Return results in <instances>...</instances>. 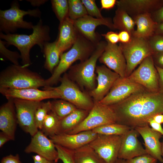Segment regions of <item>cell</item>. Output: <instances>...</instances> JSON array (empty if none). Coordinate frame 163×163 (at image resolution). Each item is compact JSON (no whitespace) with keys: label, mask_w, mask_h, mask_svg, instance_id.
Returning a JSON list of instances; mask_svg holds the SVG:
<instances>
[{"label":"cell","mask_w":163,"mask_h":163,"mask_svg":"<svg viewBox=\"0 0 163 163\" xmlns=\"http://www.w3.org/2000/svg\"><path fill=\"white\" fill-rule=\"evenodd\" d=\"M110 106L115 114L116 123L134 129L149 125L150 119L163 114V93L146 90Z\"/></svg>","instance_id":"cell-1"},{"label":"cell","mask_w":163,"mask_h":163,"mask_svg":"<svg viewBox=\"0 0 163 163\" xmlns=\"http://www.w3.org/2000/svg\"><path fill=\"white\" fill-rule=\"evenodd\" d=\"M32 29L33 32L30 35L0 33V38L5 40L6 46L13 45L19 50L22 65L27 67L31 63L30 54L31 48L37 45L43 51L45 43L51 39L50 28L43 24L41 19L34 25Z\"/></svg>","instance_id":"cell-2"},{"label":"cell","mask_w":163,"mask_h":163,"mask_svg":"<svg viewBox=\"0 0 163 163\" xmlns=\"http://www.w3.org/2000/svg\"><path fill=\"white\" fill-rule=\"evenodd\" d=\"M96 46L78 33L76 40L70 49L61 55L59 62L51 76L45 79L44 87H52L56 84L60 80L61 75L76 61L82 62L88 58Z\"/></svg>","instance_id":"cell-3"},{"label":"cell","mask_w":163,"mask_h":163,"mask_svg":"<svg viewBox=\"0 0 163 163\" xmlns=\"http://www.w3.org/2000/svg\"><path fill=\"white\" fill-rule=\"evenodd\" d=\"M45 87V79L23 65H12L0 73V88L15 89Z\"/></svg>","instance_id":"cell-4"},{"label":"cell","mask_w":163,"mask_h":163,"mask_svg":"<svg viewBox=\"0 0 163 163\" xmlns=\"http://www.w3.org/2000/svg\"><path fill=\"white\" fill-rule=\"evenodd\" d=\"M107 44V41H100L88 58L71 67L68 75L69 78L72 77L74 78L81 87L85 88L90 91L96 88L95 71L96 63Z\"/></svg>","instance_id":"cell-5"},{"label":"cell","mask_w":163,"mask_h":163,"mask_svg":"<svg viewBox=\"0 0 163 163\" xmlns=\"http://www.w3.org/2000/svg\"><path fill=\"white\" fill-rule=\"evenodd\" d=\"M41 12L38 8L27 11L20 9L17 1H14L11 7L5 10H0V30L5 34H14L18 29H32L34 25L31 22L24 20L26 15L40 18Z\"/></svg>","instance_id":"cell-6"},{"label":"cell","mask_w":163,"mask_h":163,"mask_svg":"<svg viewBox=\"0 0 163 163\" xmlns=\"http://www.w3.org/2000/svg\"><path fill=\"white\" fill-rule=\"evenodd\" d=\"M126 64V76L128 77L136 67L147 57L153 53L147 39L132 36L127 43H120Z\"/></svg>","instance_id":"cell-7"},{"label":"cell","mask_w":163,"mask_h":163,"mask_svg":"<svg viewBox=\"0 0 163 163\" xmlns=\"http://www.w3.org/2000/svg\"><path fill=\"white\" fill-rule=\"evenodd\" d=\"M115 113L110 106L99 102L94 105L87 117L78 126L67 134H72L109 124L116 123Z\"/></svg>","instance_id":"cell-8"},{"label":"cell","mask_w":163,"mask_h":163,"mask_svg":"<svg viewBox=\"0 0 163 163\" xmlns=\"http://www.w3.org/2000/svg\"><path fill=\"white\" fill-rule=\"evenodd\" d=\"M59 81L60 85L55 88L59 92L61 99L71 103L77 108L91 110L94 102L89 95L80 90L66 73Z\"/></svg>","instance_id":"cell-9"},{"label":"cell","mask_w":163,"mask_h":163,"mask_svg":"<svg viewBox=\"0 0 163 163\" xmlns=\"http://www.w3.org/2000/svg\"><path fill=\"white\" fill-rule=\"evenodd\" d=\"M127 77L150 92H158V74L152 55L144 59L138 67Z\"/></svg>","instance_id":"cell-10"},{"label":"cell","mask_w":163,"mask_h":163,"mask_svg":"<svg viewBox=\"0 0 163 163\" xmlns=\"http://www.w3.org/2000/svg\"><path fill=\"white\" fill-rule=\"evenodd\" d=\"M147 90L141 85L127 77H120L114 82L110 91L100 103L112 105L126 99L137 92Z\"/></svg>","instance_id":"cell-11"},{"label":"cell","mask_w":163,"mask_h":163,"mask_svg":"<svg viewBox=\"0 0 163 163\" xmlns=\"http://www.w3.org/2000/svg\"><path fill=\"white\" fill-rule=\"evenodd\" d=\"M122 136L98 134L89 145L104 163H115L118 155Z\"/></svg>","instance_id":"cell-12"},{"label":"cell","mask_w":163,"mask_h":163,"mask_svg":"<svg viewBox=\"0 0 163 163\" xmlns=\"http://www.w3.org/2000/svg\"><path fill=\"white\" fill-rule=\"evenodd\" d=\"M18 123L25 132L32 136L39 130L35 121L36 110L41 101L13 99Z\"/></svg>","instance_id":"cell-13"},{"label":"cell","mask_w":163,"mask_h":163,"mask_svg":"<svg viewBox=\"0 0 163 163\" xmlns=\"http://www.w3.org/2000/svg\"><path fill=\"white\" fill-rule=\"evenodd\" d=\"M43 89L41 90L36 88L15 89L0 88V92L7 99H18L41 101L49 99H61L59 92L55 87H44Z\"/></svg>","instance_id":"cell-14"},{"label":"cell","mask_w":163,"mask_h":163,"mask_svg":"<svg viewBox=\"0 0 163 163\" xmlns=\"http://www.w3.org/2000/svg\"><path fill=\"white\" fill-rule=\"evenodd\" d=\"M74 24L79 34L95 45L101 38V35L95 32L97 26L104 25L111 30H115L110 18H97L88 15L74 21Z\"/></svg>","instance_id":"cell-15"},{"label":"cell","mask_w":163,"mask_h":163,"mask_svg":"<svg viewBox=\"0 0 163 163\" xmlns=\"http://www.w3.org/2000/svg\"><path fill=\"white\" fill-rule=\"evenodd\" d=\"M24 152L27 153H35L55 163L59 160L55 144L41 130H38L32 136L31 141L25 148Z\"/></svg>","instance_id":"cell-16"},{"label":"cell","mask_w":163,"mask_h":163,"mask_svg":"<svg viewBox=\"0 0 163 163\" xmlns=\"http://www.w3.org/2000/svg\"><path fill=\"white\" fill-rule=\"evenodd\" d=\"M107 42L104 50L98 59L99 62L120 77H126V62L121 48L117 44Z\"/></svg>","instance_id":"cell-17"},{"label":"cell","mask_w":163,"mask_h":163,"mask_svg":"<svg viewBox=\"0 0 163 163\" xmlns=\"http://www.w3.org/2000/svg\"><path fill=\"white\" fill-rule=\"evenodd\" d=\"M95 71L97 74V85L90 91L89 95L94 102L101 101L107 94L115 81L120 76L117 73L105 65L97 66Z\"/></svg>","instance_id":"cell-18"},{"label":"cell","mask_w":163,"mask_h":163,"mask_svg":"<svg viewBox=\"0 0 163 163\" xmlns=\"http://www.w3.org/2000/svg\"><path fill=\"white\" fill-rule=\"evenodd\" d=\"M97 135L92 130H89L72 134L63 133L56 135L50 138L55 144L74 151L89 144Z\"/></svg>","instance_id":"cell-19"},{"label":"cell","mask_w":163,"mask_h":163,"mask_svg":"<svg viewBox=\"0 0 163 163\" xmlns=\"http://www.w3.org/2000/svg\"><path fill=\"white\" fill-rule=\"evenodd\" d=\"M116 5L133 18L158 10L163 6V0H120L117 1Z\"/></svg>","instance_id":"cell-20"},{"label":"cell","mask_w":163,"mask_h":163,"mask_svg":"<svg viewBox=\"0 0 163 163\" xmlns=\"http://www.w3.org/2000/svg\"><path fill=\"white\" fill-rule=\"evenodd\" d=\"M139 135L137 130L133 128L122 136L118 158L128 160L148 154L138 139Z\"/></svg>","instance_id":"cell-21"},{"label":"cell","mask_w":163,"mask_h":163,"mask_svg":"<svg viewBox=\"0 0 163 163\" xmlns=\"http://www.w3.org/2000/svg\"><path fill=\"white\" fill-rule=\"evenodd\" d=\"M143 138L145 149L149 154L157 161L163 163L161 143L160 141L162 135L149 127V125L134 128Z\"/></svg>","instance_id":"cell-22"},{"label":"cell","mask_w":163,"mask_h":163,"mask_svg":"<svg viewBox=\"0 0 163 163\" xmlns=\"http://www.w3.org/2000/svg\"><path fill=\"white\" fill-rule=\"evenodd\" d=\"M59 30L56 44L61 55L72 47L76 40L78 33L74 26V21L69 17L60 23Z\"/></svg>","instance_id":"cell-23"},{"label":"cell","mask_w":163,"mask_h":163,"mask_svg":"<svg viewBox=\"0 0 163 163\" xmlns=\"http://www.w3.org/2000/svg\"><path fill=\"white\" fill-rule=\"evenodd\" d=\"M7 100L0 108V129L14 140L18 123L16 112L13 99Z\"/></svg>","instance_id":"cell-24"},{"label":"cell","mask_w":163,"mask_h":163,"mask_svg":"<svg viewBox=\"0 0 163 163\" xmlns=\"http://www.w3.org/2000/svg\"><path fill=\"white\" fill-rule=\"evenodd\" d=\"M136 26L132 36L147 39L155 34L157 24L152 19L151 14H145L133 18Z\"/></svg>","instance_id":"cell-25"},{"label":"cell","mask_w":163,"mask_h":163,"mask_svg":"<svg viewBox=\"0 0 163 163\" xmlns=\"http://www.w3.org/2000/svg\"><path fill=\"white\" fill-rule=\"evenodd\" d=\"M89 111L77 108L60 120L56 135L67 133L72 130L85 119Z\"/></svg>","instance_id":"cell-26"},{"label":"cell","mask_w":163,"mask_h":163,"mask_svg":"<svg viewBox=\"0 0 163 163\" xmlns=\"http://www.w3.org/2000/svg\"><path fill=\"white\" fill-rule=\"evenodd\" d=\"M42 52L44 53L45 57L44 67L52 74L55 67L59 62L61 55L57 47L56 40L53 42H45Z\"/></svg>","instance_id":"cell-27"},{"label":"cell","mask_w":163,"mask_h":163,"mask_svg":"<svg viewBox=\"0 0 163 163\" xmlns=\"http://www.w3.org/2000/svg\"><path fill=\"white\" fill-rule=\"evenodd\" d=\"M112 21L115 29L127 31L132 36L136 24L134 19L125 11L117 7Z\"/></svg>","instance_id":"cell-28"},{"label":"cell","mask_w":163,"mask_h":163,"mask_svg":"<svg viewBox=\"0 0 163 163\" xmlns=\"http://www.w3.org/2000/svg\"><path fill=\"white\" fill-rule=\"evenodd\" d=\"M74 152L75 163H104L89 144L74 151Z\"/></svg>","instance_id":"cell-29"},{"label":"cell","mask_w":163,"mask_h":163,"mask_svg":"<svg viewBox=\"0 0 163 163\" xmlns=\"http://www.w3.org/2000/svg\"><path fill=\"white\" fill-rule=\"evenodd\" d=\"M132 128L117 123L104 125L92 130L98 134L122 136Z\"/></svg>","instance_id":"cell-30"},{"label":"cell","mask_w":163,"mask_h":163,"mask_svg":"<svg viewBox=\"0 0 163 163\" xmlns=\"http://www.w3.org/2000/svg\"><path fill=\"white\" fill-rule=\"evenodd\" d=\"M51 111L61 120L77 108L73 104L61 99L51 101Z\"/></svg>","instance_id":"cell-31"},{"label":"cell","mask_w":163,"mask_h":163,"mask_svg":"<svg viewBox=\"0 0 163 163\" xmlns=\"http://www.w3.org/2000/svg\"><path fill=\"white\" fill-rule=\"evenodd\" d=\"M60 120L51 110L46 117L41 130L46 136L49 137L56 135Z\"/></svg>","instance_id":"cell-32"},{"label":"cell","mask_w":163,"mask_h":163,"mask_svg":"<svg viewBox=\"0 0 163 163\" xmlns=\"http://www.w3.org/2000/svg\"><path fill=\"white\" fill-rule=\"evenodd\" d=\"M68 17L74 21L88 15L86 9L80 0H69Z\"/></svg>","instance_id":"cell-33"},{"label":"cell","mask_w":163,"mask_h":163,"mask_svg":"<svg viewBox=\"0 0 163 163\" xmlns=\"http://www.w3.org/2000/svg\"><path fill=\"white\" fill-rule=\"evenodd\" d=\"M52 7L60 23L68 17L69 6L68 0H52Z\"/></svg>","instance_id":"cell-34"},{"label":"cell","mask_w":163,"mask_h":163,"mask_svg":"<svg viewBox=\"0 0 163 163\" xmlns=\"http://www.w3.org/2000/svg\"><path fill=\"white\" fill-rule=\"evenodd\" d=\"M51 110V101L40 102L36 110L35 116L36 124L38 129L41 130L45 118Z\"/></svg>","instance_id":"cell-35"},{"label":"cell","mask_w":163,"mask_h":163,"mask_svg":"<svg viewBox=\"0 0 163 163\" xmlns=\"http://www.w3.org/2000/svg\"><path fill=\"white\" fill-rule=\"evenodd\" d=\"M5 42L0 40V53L3 58L8 60L13 65H19V60L21 59V56L18 52L8 50L5 46Z\"/></svg>","instance_id":"cell-36"},{"label":"cell","mask_w":163,"mask_h":163,"mask_svg":"<svg viewBox=\"0 0 163 163\" xmlns=\"http://www.w3.org/2000/svg\"><path fill=\"white\" fill-rule=\"evenodd\" d=\"M59 159L63 163H75L74 151L66 149L60 145H55Z\"/></svg>","instance_id":"cell-37"},{"label":"cell","mask_w":163,"mask_h":163,"mask_svg":"<svg viewBox=\"0 0 163 163\" xmlns=\"http://www.w3.org/2000/svg\"><path fill=\"white\" fill-rule=\"evenodd\" d=\"M147 40L153 54L163 53V36L154 34Z\"/></svg>","instance_id":"cell-38"},{"label":"cell","mask_w":163,"mask_h":163,"mask_svg":"<svg viewBox=\"0 0 163 163\" xmlns=\"http://www.w3.org/2000/svg\"><path fill=\"white\" fill-rule=\"evenodd\" d=\"M85 6L88 15L96 18H102V15L100 10L97 7L94 0H82Z\"/></svg>","instance_id":"cell-39"},{"label":"cell","mask_w":163,"mask_h":163,"mask_svg":"<svg viewBox=\"0 0 163 163\" xmlns=\"http://www.w3.org/2000/svg\"><path fill=\"white\" fill-rule=\"evenodd\" d=\"M126 160L128 163H155L157 161L155 158L148 154Z\"/></svg>","instance_id":"cell-40"},{"label":"cell","mask_w":163,"mask_h":163,"mask_svg":"<svg viewBox=\"0 0 163 163\" xmlns=\"http://www.w3.org/2000/svg\"><path fill=\"white\" fill-rule=\"evenodd\" d=\"M101 36L104 37L107 41L113 44H116L119 42L118 33L110 31L105 34H102Z\"/></svg>","instance_id":"cell-41"},{"label":"cell","mask_w":163,"mask_h":163,"mask_svg":"<svg viewBox=\"0 0 163 163\" xmlns=\"http://www.w3.org/2000/svg\"><path fill=\"white\" fill-rule=\"evenodd\" d=\"M1 163H22L20 161L18 154L15 155L10 154L3 157Z\"/></svg>","instance_id":"cell-42"},{"label":"cell","mask_w":163,"mask_h":163,"mask_svg":"<svg viewBox=\"0 0 163 163\" xmlns=\"http://www.w3.org/2000/svg\"><path fill=\"white\" fill-rule=\"evenodd\" d=\"M118 34L119 42L122 43H127L131 40L132 36L126 31H120Z\"/></svg>","instance_id":"cell-43"},{"label":"cell","mask_w":163,"mask_h":163,"mask_svg":"<svg viewBox=\"0 0 163 163\" xmlns=\"http://www.w3.org/2000/svg\"><path fill=\"white\" fill-rule=\"evenodd\" d=\"M153 20L157 23L163 22V6L151 14Z\"/></svg>","instance_id":"cell-44"},{"label":"cell","mask_w":163,"mask_h":163,"mask_svg":"<svg viewBox=\"0 0 163 163\" xmlns=\"http://www.w3.org/2000/svg\"><path fill=\"white\" fill-rule=\"evenodd\" d=\"M152 56L155 66L163 69V53L154 54Z\"/></svg>","instance_id":"cell-45"},{"label":"cell","mask_w":163,"mask_h":163,"mask_svg":"<svg viewBox=\"0 0 163 163\" xmlns=\"http://www.w3.org/2000/svg\"><path fill=\"white\" fill-rule=\"evenodd\" d=\"M101 9L109 10L113 8L117 4L116 0H101Z\"/></svg>","instance_id":"cell-46"},{"label":"cell","mask_w":163,"mask_h":163,"mask_svg":"<svg viewBox=\"0 0 163 163\" xmlns=\"http://www.w3.org/2000/svg\"><path fill=\"white\" fill-rule=\"evenodd\" d=\"M148 123L149 125H150L153 129L160 133L163 135V128L161 124L155 121L152 118L149 119Z\"/></svg>","instance_id":"cell-47"},{"label":"cell","mask_w":163,"mask_h":163,"mask_svg":"<svg viewBox=\"0 0 163 163\" xmlns=\"http://www.w3.org/2000/svg\"><path fill=\"white\" fill-rule=\"evenodd\" d=\"M158 74V92L163 93V69L155 66Z\"/></svg>","instance_id":"cell-48"},{"label":"cell","mask_w":163,"mask_h":163,"mask_svg":"<svg viewBox=\"0 0 163 163\" xmlns=\"http://www.w3.org/2000/svg\"><path fill=\"white\" fill-rule=\"evenodd\" d=\"M34 163H56L54 161L48 160L38 155L32 156Z\"/></svg>","instance_id":"cell-49"},{"label":"cell","mask_w":163,"mask_h":163,"mask_svg":"<svg viewBox=\"0 0 163 163\" xmlns=\"http://www.w3.org/2000/svg\"><path fill=\"white\" fill-rule=\"evenodd\" d=\"M11 140L10 138L5 133H0V147L1 148L8 141Z\"/></svg>","instance_id":"cell-50"},{"label":"cell","mask_w":163,"mask_h":163,"mask_svg":"<svg viewBox=\"0 0 163 163\" xmlns=\"http://www.w3.org/2000/svg\"><path fill=\"white\" fill-rule=\"evenodd\" d=\"M33 6H40L45 4L48 1L46 0H27Z\"/></svg>","instance_id":"cell-51"},{"label":"cell","mask_w":163,"mask_h":163,"mask_svg":"<svg viewBox=\"0 0 163 163\" xmlns=\"http://www.w3.org/2000/svg\"><path fill=\"white\" fill-rule=\"evenodd\" d=\"M155 34L163 36V22L157 24Z\"/></svg>","instance_id":"cell-52"},{"label":"cell","mask_w":163,"mask_h":163,"mask_svg":"<svg viewBox=\"0 0 163 163\" xmlns=\"http://www.w3.org/2000/svg\"><path fill=\"white\" fill-rule=\"evenodd\" d=\"M152 118L155 121L159 124L163 123V114H156Z\"/></svg>","instance_id":"cell-53"},{"label":"cell","mask_w":163,"mask_h":163,"mask_svg":"<svg viewBox=\"0 0 163 163\" xmlns=\"http://www.w3.org/2000/svg\"><path fill=\"white\" fill-rule=\"evenodd\" d=\"M115 163H128L126 160L118 158Z\"/></svg>","instance_id":"cell-54"},{"label":"cell","mask_w":163,"mask_h":163,"mask_svg":"<svg viewBox=\"0 0 163 163\" xmlns=\"http://www.w3.org/2000/svg\"><path fill=\"white\" fill-rule=\"evenodd\" d=\"M161 152L162 156L163 157V139L162 142L161 143Z\"/></svg>","instance_id":"cell-55"},{"label":"cell","mask_w":163,"mask_h":163,"mask_svg":"<svg viewBox=\"0 0 163 163\" xmlns=\"http://www.w3.org/2000/svg\"><path fill=\"white\" fill-rule=\"evenodd\" d=\"M157 163V162H156V163Z\"/></svg>","instance_id":"cell-56"}]
</instances>
